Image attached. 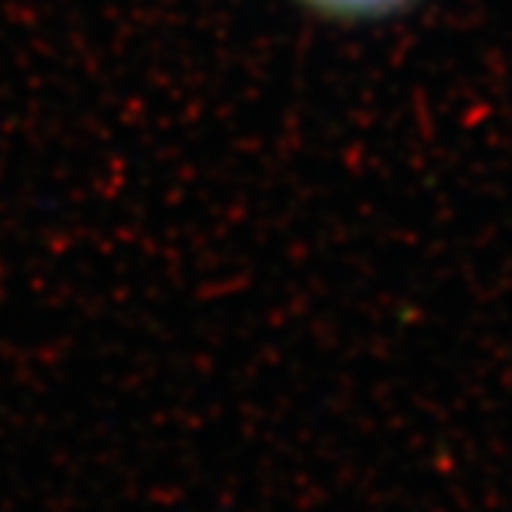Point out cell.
<instances>
[{"mask_svg":"<svg viewBox=\"0 0 512 512\" xmlns=\"http://www.w3.org/2000/svg\"><path fill=\"white\" fill-rule=\"evenodd\" d=\"M309 4L327 13H343V16H374V13L405 4V0H309Z\"/></svg>","mask_w":512,"mask_h":512,"instance_id":"6da1fadb","label":"cell"}]
</instances>
